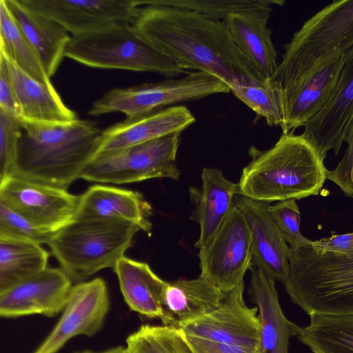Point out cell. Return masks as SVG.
I'll return each instance as SVG.
<instances>
[{
    "mask_svg": "<svg viewBox=\"0 0 353 353\" xmlns=\"http://www.w3.org/2000/svg\"><path fill=\"white\" fill-rule=\"evenodd\" d=\"M244 283L224 292L220 304L181 325L192 353H261L257 307L243 299Z\"/></svg>",
    "mask_w": 353,
    "mask_h": 353,
    "instance_id": "obj_8",
    "label": "cell"
},
{
    "mask_svg": "<svg viewBox=\"0 0 353 353\" xmlns=\"http://www.w3.org/2000/svg\"><path fill=\"white\" fill-rule=\"evenodd\" d=\"M223 294L224 292L200 276L168 282L163 297L165 325L179 328L208 314L220 304Z\"/></svg>",
    "mask_w": 353,
    "mask_h": 353,
    "instance_id": "obj_27",
    "label": "cell"
},
{
    "mask_svg": "<svg viewBox=\"0 0 353 353\" xmlns=\"http://www.w3.org/2000/svg\"><path fill=\"white\" fill-rule=\"evenodd\" d=\"M181 132H174L117 151L95 155L81 179L101 183L123 184L156 178L179 180L175 163Z\"/></svg>",
    "mask_w": 353,
    "mask_h": 353,
    "instance_id": "obj_10",
    "label": "cell"
},
{
    "mask_svg": "<svg viewBox=\"0 0 353 353\" xmlns=\"http://www.w3.org/2000/svg\"><path fill=\"white\" fill-rule=\"evenodd\" d=\"M250 270L252 276L248 294L259 311L261 353H288L290 338L297 336L301 327L283 313L275 281L253 263Z\"/></svg>",
    "mask_w": 353,
    "mask_h": 353,
    "instance_id": "obj_22",
    "label": "cell"
},
{
    "mask_svg": "<svg viewBox=\"0 0 353 353\" xmlns=\"http://www.w3.org/2000/svg\"><path fill=\"white\" fill-rule=\"evenodd\" d=\"M113 269L130 309L150 319L159 318L165 325L166 316L163 297L168 282L159 277L147 263L125 256Z\"/></svg>",
    "mask_w": 353,
    "mask_h": 353,
    "instance_id": "obj_26",
    "label": "cell"
},
{
    "mask_svg": "<svg viewBox=\"0 0 353 353\" xmlns=\"http://www.w3.org/2000/svg\"><path fill=\"white\" fill-rule=\"evenodd\" d=\"M0 202L37 228L56 233L77 217L80 195L16 176L0 181Z\"/></svg>",
    "mask_w": 353,
    "mask_h": 353,
    "instance_id": "obj_12",
    "label": "cell"
},
{
    "mask_svg": "<svg viewBox=\"0 0 353 353\" xmlns=\"http://www.w3.org/2000/svg\"><path fill=\"white\" fill-rule=\"evenodd\" d=\"M132 24L185 71L209 73L229 88L262 81L234 44L224 21L188 10L145 5L139 7Z\"/></svg>",
    "mask_w": 353,
    "mask_h": 353,
    "instance_id": "obj_1",
    "label": "cell"
},
{
    "mask_svg": "<svg viewBox=\"0 0 353 353\" xmlns=\"http://www.w3.org/2000/svg\"><path fill=\"white\" fill-rule=\"evenodd\" d=\"M54 234L37 228L0 202V236L48 244Z\"/></svg>",
    "mask_w": 353,
    "mask_h": 353,
    "instance_id": "obj_35",
    "label": "cell"
},
{
    "mask_svg": "<svg viewBox=\"0 0 353 353\" xmlns=\"http://www.w3.org/2000/svg\"><path fill=\"white\" fill-rule=\"evenodd\" d=\"M65 57L94 68L156 72L167 77L186 73L128 21L72 37Z\"/></svg>",
    "mask_w": 353,
    "mask_h": 353,
    "instance_id": "obj_5",
    "label": "cell"
},
{
    "mask_svg": "<svg viewBox=\"0 0 353 353\" xmlns=\"http://www.w3.org/2000/svg\"><path fill=\"white\" fill-rule=\"evenodd\" d=\"M269 210L292 250L312 245V241L300 232V211L296 199L278 201L270 205Z\"/></svg>",
    "mask_w": 353,
    "mask_h": 353,
    "instance_id": "obj_34",
    "label": "cell"
},
{
    "mask_svg": "<svg viewBox=\"0 0 353 353\" xmlns=\"http://www.w3.org/2000/svg\"><path fill=\"white\" fill-rule=\"evenodd\" d=\"M21 128L12 176L65 190L81 179L97 152L103 132L79 119L66 125Z\"/></svg>",
    "mask_w": 353,
    "mask_h": 353,
    "instance_id": "obj_3",
    "label": "cell"
},
{
    "mask_svg": "<svg viewBox=\"0 0 353 353\" xmlns=\"http://www.w3.org/2000/svg\"><path fill=\"white\" fill-rule=\"evenodd\" d=\"M353 121V46L346 52L334 92L325 107L304 127L301 134L325 159L336 156Z\"/></svg>",
    "mask_w": 353,
    "mask_h": 353,
    "instance_id": "obj_17",
    "label": "cell"
},
{
    "mask_svg": "<svg viewBox=\"0 0 353 353\" xmlns=\"http://www.w3.org/2000/svg\"><path fill=\"white\" fill-rule=\"evenodd\" d=\"M200 277L223 292L243 283L252 264V239L249 225L234 203L210 241L199 249Z\"/></svg>",
    "mask_w": 353,
    "mask_h": 353,
    "instance_id": "obj_11",
    "label": "cell"
},
{
    "mask_svg": "<svg viewBox=\"0 0 353 353\" xmlns=\"http://www.w3.org/2000/svg\"><path fill=\"white\" fill-rule=\"evenodd\" d=\"M195 122L184 105H172L144 114L126 117L103 130L95 155L124 149L174 132H181Z\"/></svg>",
    "mask_w": 353,
    "mask_h": 353,
    "instance_id": "obj_20",
    "label": "cell"
},
{
    "mask_svg": "<svg viewBox=\"0 0 353 353\" xmlns=\"http://www.w3.org/2000/svg\"><path fill=\"white\" fill-rule=\"evenodd\" d=\"M30 9L57 22L73 36L98 30L110 23H132L139 0H21Z\"/></svg>",
    "mask_w": 353,
    "mask_h": 353,
    "instance_id": "obj_16",
    "label": "cell"
},
{
    "mask_svg": "<svg viewBox=\"0 0 353 353\" xmlns=\"http://www.w3.org/2000/svg\"><path fill=\"white\" fill-rule=\"evenodd\" d=\"M297 336L313 353H353V314H313Z\"/></svg>",
    "mask_w": 353,
    "mask_h": 353,
    "instance_id": "obj_29",
    "label": "cell"
},
{
    "mask_svg": "<svg viewBox=\"0 0 353 353\" xmlns=\"http://www.w3.org/2000/svg\"><path fill=\"white\" fill-rule=\"evenodd\" d=\"M127 353H192L179 329L143 324L126 339Z\"/></svg>",
    "mask_w": 353,
    "mask_h": 353,
    "instance_id": "obj_32",
    "label": "cell"
},
{
    "mask_svg": "<svg viewBox=\"0 0 353 353\" xmlns=\"http://www.w3.org/2000/svg\"><path fill=\"white\" fill-rule=\"evenodd\" d=\"M0 110L19 118V108L17 101L9 70L4 58L0 55Z\"/></svg>",
    "mask_w": 353,
    "mask_h": 353,
    "instance_id": "obj_38",
    "label": "cell"
},
{
    "mask_svg": "<svg viewBox=\"0 0 353 353\" xmlns=\"http://www.w3.org/2000/svg\"><path fill=\"white\" fill-rule=\"evenodd\" d=\"M283 285L309 316L353 314V255L318 252L311 245L292 250Z\"/></svg>",
    "mask_w": 353,
    "mask_h": 353,
    "instance_id": "obj_4",
    "label": "cell"
},
{
    "mask_svg": "<svg viewBox=\"0 0 353 353\" xmlns=\"http://www.w3.org/2000/svg\"><path fill=\"white\" fill-rule=\"evenodd\" d=\"M152 206L141 192L94 185L80 195L76 219L127 222L148 232L152 230Z\"/></svg>",
    "mask_w": 353,
    "mask_h": 353,
    "instance_id": "obj_21",
    "label": "cell"
},
{
    "mask_svg": "<svg viewBox=\"0 0 353 353\" xmlns=\"http://www.w3.org/2000/svg\"><path fill=\"white\" fill-rule=\"evenodd\" d=\"M7 64L17 101L21 125H61L79 119L62 101L52 83H42L23 70L0 51Z\"/></svg>",
    "mask_w": 353,
    "mask_h": 353,
    "instance_id": "obj_19",
    "label": "cell"
},
{
    "mask_svg": "<svg viewBox=\"0 0 353 353\" xmlns=\"http://www.w3.org/2000/svg\"><path fill=\"white\" fill-rule=\"evenodd\" d=\"M311 246L318 252L353 255V232L333 234L330 237L312 241Z\"/></svg>",
    "mask_w": 353,
    "mask_h": 353,
    "instance_id": "obj_39",
    "label": "cell"
},
{
    "mask_svg": "<svg viewBox=\"0 0 353 353\" xmlns=\"http://www.w3.org/2000/svg\"><path fill=\"white\" fill-rule=\"evenodd\" d=\"M75 353H127L125 347L122 346H117L112 348L108 349L101 352H94L90 350H82Z\"/></svg>",
    "mask_w": 353,
    "mask_h": 353,
    "instance_id": "obj_40",
    "label": "cell"
},
{
    "mask_svg": "<svg viewBox=\"0 0 353 353\" xmlns=\"http://www.w3.org/2000/svg\"><path fill=\"white\" fill-rule=\"evenodd\" d=\"M345 142L347 147L342 159L334 170H327L326 177L338 185L345 196L353 198V121Z\"/></svg>",
    "mask_w": 353,
    "mask_h": 353,
    "instance_id": "obj_37",
    "label": "cell"
},
{
    "mask_svg": "<svg viewBox=\"0 0 353 353\" xmlns=\"http://www.w3.org/2000/svg\"><path fill=\"white\" fill-rule=\"evenodd\" d=\"M353 46V0H335L305 21L285 45V52L268 79L281 89L310 70L332 49Z\"/></svg>",
    "mask_w": 353,
    "mask_h": 353,
    "instance_id": "obj_7",
    "label": "cell"
},
{
    "mask_svg": "<svg viewBox=\"0 0 353 353\" xmlns=\"http://www.w3.org/2000/svg\"><path fill=\"white\" fill-rule=\"evenodd\" d=\"M201 188H191L190 193L195 209L191 219L200 227L194 246H205L217 232L227 218L236 194L238 185L227 179L218 168H203Z\"/></svg>",
    "mask_w": 353,
    "mask_h": 353,
    "instance_id": "obj_24",
    "label": "cell"
},
{
    "mask_svg": "<svg viewBox=\"0 0 353 353\" xmlns=\"http://www.w3.org/2000/svg\"><path fill=\"white\" fill-rule=\"evenodd\" d=\"M48 258L41 244L0 236V292L46 270Z\"/></svg>",
    "mask_w": 353,
    "mask_h": 353,
    "instance_id": "obj_28",
    "label": "cell"
},
{
    "mask_svg": "<svg viewBox=\"0 0 353 353\" xmlns=\"http://www.w3.org/2000/svg\"><path fill=\"white\" fill-rule=\"evenodd\" d=\"M141 6L159 5L188 10L210 19L223 21L230 14L238 12H271L274 3L283 1L270 0H139Z\"/></svg>",
    "mask_w": 353,
    "mask_h": 353,
    "instance_id": "obj_31",
    "label": "cell"
},
{
    "mask_svg": "<svg viewBox=\"0 0 353 353\" xmlns=\"http://www.w3.org/2000/svg\"><path fill=\"white\" fill-rule=\"evenodd\" d=\"M345 53L340 47L334 48L310 70L278 89L283 109V133L305 127L325 107L336 85Z\"/></svg>",
    "mask_w": 353,
    "mask_h": 353,
    "instance_id": "obj_13",
    "label": "cell"
},
{
    "mask_svg": "<svg viewBox=\"0 0 353 353\" xmlns=\"http://www.w3.org/2000/svg\"><path fill=\"white\" fill-rule=\"evenodd\" d=\"M270 13H233L223 21L234 44L262 81L270 79L278 66L272 32L267 25Z\"/></svg>",
    "mask_w": 353,
    "mask_h": 353,
    "instance_id": "obj_23",
    "label": "cell"
},
{
    "mask_svg": "<svg viewBox=\"0 0 353 353\" xmlns=\"http://www.w3.org/2000/svg\"><path fill=\"white\" fill-rule=\"evenodd\" d=\"M238 195L270 203L300 199L319 194L327 179L324 159L302 134L282 133L270 149L248 150Z\"/></svg>",
    "mask_w": 353,
    "mask_h": 353,
    "instance_id": "obj_2",
    "label": "cell"
},
{
    "mask_svg": "<svg viewBox=\"0 0 353 353\" xmlns=\"http://www.w3.org/2000/svg\"><path fill=\"white\" fill-rule=\"evenodd\" d=\"M109 308L108 288L103 279L74 285L61 318L34 353H57L75 336L95 335L102 328Z\"/></svg>",
    "mask_w": 353,
    "mask_h": 353,
    "instance_id": "obj_14",
    "label": "cell"
},
{
    "mask_svg": "<svg viewBox=\"0 0 353 353\" xmlns=\"http://www.w3.org/2000/svg\"><path fill=\"white\" fill-rule=\"evenodd\" d=\"M21 130L15 117L0 110V181L12 175Z\"/></svg>",
    "mask_w": 353,
    "mask_h": 353,
    "instance_id": "obj_36",
    "label": "cell"
},
{
    "mask_svg": "<svg viewBox=\"0 0 353 353\" xmlns=\"http://www.w3.org/2000/svg\"><path fill=\"white\" fill-rule=\"evenodd\" d=\"M234 203L244 215L252 239V263L275 281H286L290 272V247L272 218L269 203L243 196Z\"/></svg>",
    "mask_w": 353,
    "mask_h": 353,
    "instance_id": "obj_18",
    "label": "cell"
},
{
    "mask_svg": "<svg viewBox=\"0 0 353 353\" xmlns=\"http://www.w3.org/2000/svg\"><path fill=\"white\" fill-rule=\"evenodd\" d=\"M230 92L229 86L209 73L195 72L181 78L114 88L94 101L88 114L99 117L112 112L133 117L170 105Z\"/></svg>",
    "mask_w": 353,
    "mask_h": 353,
    "instance_id": "obj_9",
    "label": "cell"
},
{
    "mask_svg": "<svg viewBox=\"0 0 353 353\" xmlns=\"http://www.w3.org/2000/svg\"><path fill=\"white\" fill-rule=\"evenodd\" d=\"M73 285L61 268H47L0 292V315L3 318L34 314L54 316L66 307Z\"/></svg>",
    "mask_w": 353,
    "mask_h": 353,
    "instance_id": "obj_15",
    "label": "cell"
},
{
    "mask_svg": "<svg viewBox=\"0 0 353 353\" xmlns=\"http://www.w3.org/2000/svg\"><path fill=\"white\" fill-rule=\"evenodd\" d=\"M139 230L127 222L77 218L48 245L61 268L78 283L103 269L114 268Z\"/></svg>",
    "mask_w": 353,
    "mask_h": 353,
    "instance_id": "obj_6",
    "label": "cell"
},
{
    "mask_svg": "<svg viewBox=\"0 0 353 353\" xmlns=\"http://www.w3.org/2000/svg\"><path fill=\"white\" fill-rule=\"evenodd\" d=\"M230 92L263 117L269 126L283 125L284 116L280 91L268 80L250 85H232Z\"/></svg>",
    "mask_w": 353,
    "mask_h": 353,
    "instance_id": "obj_33",
    "label": "cell"
},
{
    "mask_svg": "<svg viewBox=\"0 0 353 353\" xmlns=\"http://www.w3.org/2000/svg\"><path fill=\"white\" fill-rule=\"evenodd\" d=\"M5 1L13 19L51 78L65 57L72 37L57 22L30 9L21 0Z\"/></svg>",
    "mask_w": 353,
    "mask_h": 353,
    "instance_id": "obj_25",
    "label": "cell"
},
{
    "mask_svg": "<svg viewBox=\"0 0 353 353\" xmlns=\"http://www.w3.org/2000/svg\"><path fill=\"white\" fill-rule=\"evenodd\" d=\"M0 51L35 79L51 83L38 54L19 29L5 0H0Z\"/></svg>",
    "mask_w": 353,
    "mask_h": 353,
    "instance_id": "obj_30",
    "label": "cell"
}]
</instances>
